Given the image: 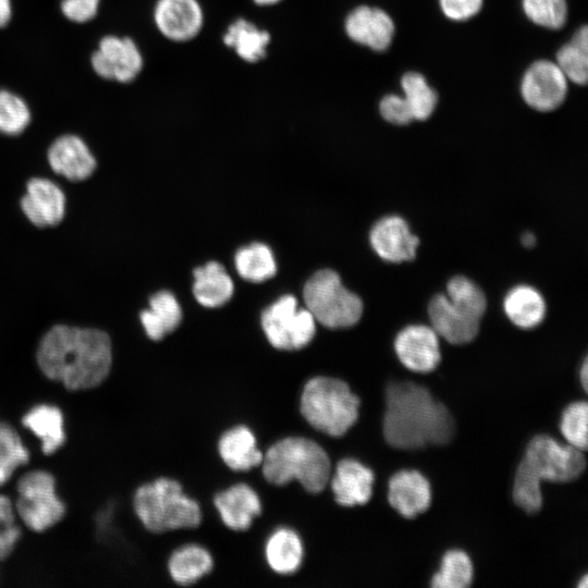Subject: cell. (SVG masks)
I'll return each instance as SVG.
<instances>
[{"mask_svg": "<svg viewBox=\"0 0 588 588\" xmlns=\"http://www.w3.org/2000/svg\"><path fill=\"white\" fill-rule=\"evenodd\" d=\"M522 9L530 22L547 29H561L567 21L566 0H522Z\"/></svg>", "mask_w": 588, "mask_h": 588, "instance_id": "obj_36", "label": "cell"}, {"mask_svg": "<svg viewBox=\"0 0 588 588\" xmlns=\"http://www.w3.org/2000/svg\"><path fill=\"white\" fill-rule=\"evenodd\" d=\"M238 274L250 282H264L275 274L277 265L271 249L262 243L240 248L234 256Z\"/></svg>", "mask_w": 588, "mask_h": 588, "instance_id": "obj_31", "label": "cell"}, {"mask_svg": "<svg viewBox=\"0 0 588 588\" xmlns=\"http://www.w3.org/2000/svg\"><path fill=\"white\" fill-rule=\"evenodd\" d=\"M344 28L351 40L376 52L385 51L395 33L394 22L384 10L365 4L347 14Z\"/></svg>", "mask_w": 588, "mask_h": 588, "instance_id": "obj_15", "label": "cell"}, {"mask_svg": "<svg viewBox=\"0 0 588 588\" xmlns=\"http://www.w3.org/2000/svg\"><path fill=\"white\" fill-rule=\"evenodd\" d=\"M99 3L100 0H62L60 8L68 20L86 23L96 16Z\"/></svg>", "mask_w": 588, "mask_h": 588, "instance_id": "obj_43", "label": "cell"}, {"mask_svg": "<svg viewBox=\"0 0 588 588\" xmlns=\"http://www.w3.org/2000/svg\"><path fill=\"white\" fill-rule=\"evenodd\" d=\"M261 327L269 343L283 351L308 345L316 333V320L307 308H298L293 295H284L267 307Z\"/></svg>", "mask_w": 588, "mask_h": 588, "instance_id": "obj_8", "label": "cell"}, {"mask_svg": "<svg viewBox=\"0 0 588 588\" xmlns=\"http://www.w3.org/2000/svg\"><path fill=\"white\" fill-rule=\"evenodd\" d=\"M218 452L222 462L235 471L258 467L264 458L254 432L246 426H235L226 430L219 439Z\"/></svg>", "mask_w": 588, "mask_h": 588, "instance_id": "obj_22", "label": "cell"}, {"mask_svg": "<svg viewBox=\"0 0 588 588\" xmlns=\"http://www.w3.org/2000/svg\"><path fill=\"white\" fill-rule=\"evenodd\" d=\"M400 84L414 121L428 120L436 110L438 94L428 84L426 77L418 72H406Z\"/></svg>", "mask_w": 588, "mask_h": 588, "instance_id": "obj_32", "label": "cell"}, {"mask_svg": "<svg viewBox=\"0 0 588 588\" xmlns=\"http://www.w3.org/2000/svg\"><path fill=\"white\" fill-rule=\"evenodd\" d=\"M65 207V194L53 181L36 176L26 182L21 209L33 225L56 226L63 220Z\"/></svg>", "mask_w": 588, "mask_h": 588, "instance_id": "obj_13", "label": "cell"}, {"mask_svg": "<svg viewBox=\"0 0 588 588\" xmlns=\"http://www.w3.org/2000/svg\"><path fill=\"white\" fill-rule=\"evenodd\" d=\"M11 0H0V28L4 27L11 20Z\"/></svg>", "mask_w": 588, "mask_h": 588, "instance_id": "obj_44", "label": "cell"}, {"mask_svg": "<svg viewBox=\"0 0 588 588\" xmlns=\"http://www.w3.org/2000/svg\"><path fill=\"white\" fill-rule=\"evenodd\" d=\"M388 499L402 516L414 518L426 512L431 504L430 482L417 470H400L389 480Z\"/></svg>", "mask_w": 588, "mask_h": 588, "instance_id": "obj_20", "label": "cell"}, {"mask_svg": "<svg viewBox=\"0 0 588 588\" xmlns=\"http://www.w3.org/2000/svg\"><path fill=\"white\" fill-rule=\"evenodd\" d=\"M382 430L391 446L416 450L449 443L455 424L445 405L427 388L414 382H392L385 391Z\"/></svg>", "mask_w": 588, "mask_h": 588, "instance_id": "obj_2", "label": "cell"}, {"mask_svg": "<svg viewBox=\"0 0 588 588\" xmlns=\"http://www.w3.org/2000/svg\"><path fill=\"white\" fill-rule=\"evenodd\" d=\"M280 1L281 0H254V2L258 5H272Z\"/></svg>", "mask_w": 588, "mask_h": 588, "instance_id": "obj_47", "label": "cell"}, {"mask_svg": "<svg viewBox=\"0 0 588 588\" xmlns=\"http://www.w3.org/2000/svg\"><path fill=\"white\" fill-rule=\"evenodd\" d=\"M373 482V471L354 458L341 460L329 480L336 503L348 507L366 504L372 495Z\"/></svg>", "mask_w": 588, "mask_h": 588, "instance_id": "obj_19", "label": "cell"}, {"mask_svg": "<svg viewBox=\"0 0 588 588\" xmlns=\"http://www.w3.org/2000/svg\"><path fill=\"white\" fill-rule=\"evenodd\" d=\"M30 123V110L19 95L0 89V133L20 135Z\"/></svg>", "mask_w": 588, "mask_h": 588, "instance_id": "obj_37", "label": "cell"}, {"mask_svg": "<svg viewBox=\"0 0 588 588\" xmlns=\"http://www.w3.org/2000/svg\"><path fill=\"white\" fill-rule=\"evenodd\" d=\"M90 61L97 75L119 83L135 79L144 65L143 56L136 44L128 37L113 35L100 39Z\"/></svg>", "mask_w": 588, "mask_h": 588, "instance_id": "obj_11", "label": "cell"}, {"mask_svg": "<svg viewBox=\"0 0 588 588\" xmlns=\"http://www.w3.org/2000/svg\"><path fill=\"white\" fill-rule=\"evenodd\" d=\"M474 578V567L468 554L450 550L442 556L439 571L431 578L434 588H465Z\"/></svg>", "mask_w": 588, "mask_h": 588, "instance_id": "obj_33", "label": "cell"}, {"mask_svg": "<svg viewBox=\"0 0 588 588\" xmlns=\"http://www.w3.org/2000/svg\"><path fill=\"white\" fill-rule=\"evenodd\" d=\"M379 112L384 121L393 125H407L414 121L406 100L396 94H388L382 97Z\"/></svg>", "mask_w": 588, "mask_h": 588, "instance_id": "obj_41", "label": "cell"}, {"mask_svg": "<svg viewBox=\"0 0 588 588\" xmlns=\"http://www.w3.org/2000/svg\"><path fill=\"white\" fill-rule=\"evenodd\" d=\"M588 405L585 401L569 404L563 412L561 432L567 444L585 451L587 449Z\"/></svg>", "mask_w": 588, "mask_h": 588, "instance_id": "obj_38", "label": "cell"}, {"mask_svg": "<svg viewBox=\"0 0 588 588\" xmlns=\"http://www.w3.org/2000/svg\"><path fill=\"white\" fill-rule=\"evenodd\" d=\"M29 460L19 433L9 424H0V486L5 483L14 470Z\"/></svg>", "mask_w": 588, "mask_h": 588, "instance_id": "obj_35", "label": "cell"}, {"mask_svg": "<svg viewBox=\"0 0 588 588\" xmlns=\"http://www.w3.org/2000/svg\"><path fill=\"white\" fill-rule=\"evenodd\" d=\"M446 297L462 311L481 319L487 309V298L480 286L464 275H455L446 284Z\"/></svg>", "mask_w": 588, "mask_h": 588, "instance_id": "obj_34", "label": "cell"}, {"mask_svg": "<svg viewBox=\"0 0 588 588\" xmlns=\"http://www.w3.org/2000/svg\"><path fill=\"white\" fill-rule=\"evenodd\" d=\"M213 559L208 550L198 544H186L175 550L169 559L171 578L181 586L195 584L209 574Z\"/></svg>", "mask_w": 588, "mask_h": 588, "instance_id": "obj_27", "label": "cell"}, {"mask_svg": "<svg viewBox=\"0 0 588 588\" xmlns=\"http://www.w3.org/2000/svg\"><path fill=\"white\" fill-rule=\"evenodd\" d=\"M503 309L513 324L520 329H532L543 321L547 306L537 289L518 284L506 293Z\"/></svg>", "mask_w": 588, "mask_h": 588, "instance_id": "obj_23", "label": "cell"}, {"mask_svg": "<svg viewBox=\"0 0 588 588\" xmlns=\"http://www.w3.org/2000/svg\"><path fill=\"white\" fill-rule=\"evenodd\" d=\"M579 588H586L587 587V576H584L581 579V583L578 584Z\"/></svg>", "mask_w": 588, "mask_h": 588, "instance_id": "obj_48", "label": "cell"}, {"mask_svg": "<svg viewBox=\"0 0 588 588\" xmlns=\"http://www.w3.org/2000/svg\"><path fill=\"white\" fill-rule=\"evenodd\" d=\"M213 504L222 523L234 531L247 530L262 510L259 495L246 483H236L219 492Z\"/></svg>", "mask_w": 588, "mask_h": 588, "instance_id": "obj_21", "label": "cell"}, {"mask_svg": "<svg viewBox=\"0 0 588 588\" xmlns=\"http://www.w3.org/2000/svg\"><path fill=\"white\" fill-rule=\"evenodd\" d=\"M134 510L151 532L196 528L201 523L199 504L171 478H158L140 486L134 495Z\"/></svg>", "mask_w": 588, "mask_h": 588, "instance_id": "obj_5", "label": "cell"}, {"mask_svg": "<svg viewBox=\"0 0 588 588\" xmlns=\"http://www.w3.org/2000/svg\"><path fill=\"white\" fill-rule=\"evenodd\" d=\"M22 422L41 440L42 452L47 455L65 441L62 413L56 406L38 405L23 417Z\"/></svg>", "mask_w": 588, "mask_h": 588, "instance_id": "obj_29", "label": "cell"}, {"mask_svg": "<svg viewBox=\"0 0 588 588\" xmlns=\"http://www.w3.org/2000/svg\"><path fill=\"white\" fill-rule=\"evenodd\" d=\"M369 242L381 259L392 264L413 260L419 245L408 223L396 215L379 219L370 230Z\"/></svg>", "mask_w": 588, "mask_h": 588, "instance_id": "obj_14", "label": "cell"}, {"mask_svg": "<svg viewBox=\"0 0 588 588\" xmlns=\"http://www.w3.org/2000/svg\"><path fill=\"white\" fill-rule=\"evenodd\" d=\"M439 4L449 20L464 22L480 12L483 0H439Z\"/></svg>", "mask_w": 588, "mask_h": 588, "instance_id": "obj_42", "label": "cell"}, {"mask_svg": "<svg viewBox=\"0 0 588 588\" xmlns=\"http://www.w3.org/2000/svg\"><path fill=\"white\" fill-rule=\"evenodd\" d=\"M303 296L316 322L327 328H350L362 318L360 297L347 290L333 270L322 269L314 273L304 286Z\"/></svg>", "mask_w": 588, "mask_h": 588, "instance_id": "obj_6", "label": "cell"}, {"mask_svg": "<svg viewBox=\"0 0 588 588\" xmlns=\"http://www.w3.org/2000/svg\"><path fill=\"white\" fill-rule=\"evenodd\" d=\"M56 481L51 474L34 470L17 482L16 512L32 530L44 531L65 514V506L56 494Z\"/></svg>", "mask_w": 588, "mask_h": 588, "instance_id": "obj_9", "label": "cell"}, {"mask_svg": "<svg viewBox=\"0 0 588 588\" xmlns=\"http://www.w3.org/2000/svg\"><path fill=\"white\" fill-rule=\"evenodd\" d=\"M568 89V79L551 60L534 61L520 79V96L524 102L539 112H551L564 102Z\"/></svg>", "mask_w": 588, "mask_h": 588, "instance_id": "obj_10", "label": "cell"}, {"mask_svg": "<svg viewBox=\"0 0 588 588\" xmlns=\"http://www.w3.org/2000/svg\"><path fill=\"white\" fill-rule=\"evenodd\" d=\"M265 556L269 567L280 575L298 571L304 556V547L296 531L287 527L275 529L267 539Z\"/></svg>", "mask_w": 588, "mask_h": 588, "instance_id": "obj_24", "label": "cell"}, {"mask_svg": "<svg viewBox=\"0 0 588 588\" xmlns=\"http://www.w3.org/2000/svg\"><path fill=\"white\" fill-rule=\"evenodd\" d=\"M182 319L181 307L169 291H159L149 298V307L139 314L146 334L154 341L175 330Z\"/></svg>", "mask_w": 588, "mask_h": 588, "instance_id": "obj_25", "label": "cell"}, {"mask_svg": "<svg viewBox=\"0 0 588 588\" xmlns=\"http://www.w3.org/2000/svg\"><path fill=\"white\" fill-rule=\"evenodd\" d=\"M36 359L46 377L70 390L95 388L110 372L111 340L97 328L57 324L41 338Z\"/></svg>", "mask_w": 588, "mask_h": 588, "instance_id": "obj_1", "label": "cell"}, {"mask_svg": "<svg viewBox=\"0 0 588 588\" xmlns=\"http://www.w3.org/2000/svg\"><path fill=\"white\" fill-rule=\"evenodd\" d=\"M359 397L338 378L309 379L301 395V414L316 430L330 437L344 436L357 421Z\"/></svg>", "mask_w": 588, "mask_h": 588, "instance_id": "obj_4", "label": "cell"}, {"mask_svg": "<svg viewBox=\"0 0 588 588\" xmlns=\"http://www.w3.org/2000/svg\"><path fill=\"white\" fill-rule=\"evenodd\" d=\"M579 379H580V382H581V385L584 388V390H587V381H588V365H587V358H585L581 367H580V371H579Z\"/></svg>", "mask_w": 588, "mask_h": 588, "instance_id": "obj_45", "label": "cell"}, {"mask_svg": "<svg viewBox=\"0 0 588 588\" xmlns=\"http://www.w3.org/2000/svg\"><path fill=\"white\" fill-rule=\"evenodd\" d=\"M512 494L515 504L526 513H537L542 506L541 482L520 464L514 476Z\"/></svg>", "mask_w": 588, "mask_h": 588, "instance_id": "obj_39", "label": "cell"}, {"mask_svg": "<svg viewBox=\"0 0 588 588\" xmlns=\"http://www.w3.org/2000/svg\"><path fill=\"white\" fill-rule=\"evenodd\" d=\"M20 536L12 503L8 497L0 494V560L10 555Z\"/></svg>", "mask_w": 588, "mask_h": 588, "instance_id": "obj_40", "label": "cell"}, {"mask_svg": "<svg viewBox=\"0 0 588 588\" xmlns=\"http://www.w3.org/2000/svg\"><path fill=\"white\" fill-rule=\"evenodd\" d=\"M583 452L547 434H538L527 444L519 464L540 482H568L586 468Z\"/></svg>", "mask_w": 588, "mask_h": 588, "instance_id": "obj_7", "label": "cell"}, {"mask_svg": "<svg viewBox=\"0 0 588 588\" xmlns=\"http://www.w3.org/2000/svg\"><path fill=\"white\" fill-rule=\"evenodd\" d=\"M260 466L269 483L284 486L296 480L310 493L321 492L331 476L328 453L304 437H287L273 443L264 454Z\"/></svg>", "mask_w": 588, "mask_h": 588, "instance_id": "obj_3", "label": "cell"}, {"mask_svg": "<svg viewBox=\"0 0 588 588\" xmlns=\"http://www.w3.org/2000/svg\"><path fill=\"white\" fill-rule=\"evenodd\" d=\"M394 350L402 365L414 372H430L441 360L439 335L425 324L404 327L395 336Z\"/></svg>", "mask_w": 588, "mask_h": 588, "instance_id": "obj_12", "label": "cell"}, {"mask_svg": "<svg viewBox=\"0 0 588 588\" xmlns=\"http://www.w3.org/2000/svg\"><path fill=\"white\" fill-rule=\"evenodd\" d=\"M555 63L566 78L584 86L588 81V28L579 27L555 54Z\"/></svg>", "mask_w": 588, "mask_h": 588, "instance_id": "obj_30", "label": "cell"}, {"mask_svg": "<svg viewBox=\"0 0 588 588\" xmlns=\"http://www.w3.org/2000/svg\"><path fill=\"white\" fill-rule=\"evenodd\" d=\"M193 293L199 304L215 308L225 304L233 294V282L222 265L210 261L194 270Z\"/></svg>", "mask_w": 588, "mask_h": 588, "instance_id": "obj_26", "label": "cell"}, {"mask_svg": "<svg viewBox=\"0 0 588 588\" xmlns=\"http://www.w3.org/2000/svg\"><path fill=\"white\" fill-rule=\"evenodd\" d=\"M270 39L267 30L244 19L234 21L223 36L224 44L249 63L258 62L266 57Z\"/></svg>", "mask_w": 588, "mask_h": 588, "instance_id": "obj_28", "label": "cell"}, {"mask_svg": "<svg viewBox=\"0 0 588 588\" xmlns=\"http://www.w3.org/2000/svg\"><path fill=\"white\" fill-rule=\"evenodd\" d=\"M154 21L164 37L182 42L198 35L204 24V13L197 0H158Z\"/></svg>", "mask_w": 588, "mask_h": 588, "instance_id": "obj_16", "label": "cell"}, {"mask_svg": "<svg viewBox=\"0 0 588 588\" xmlns=\"http://www.w3.org/2000/svg\"><path fill=\"white\" fill-rule=\"evenodd\" d=\"M428 317L436 333L454 345L471 342L479 331L480 320L458 309L445 294H437L430 299Z\"/></svg>", "mask_w": 588, "mask_h": 588, "instance_id": "obj_18", "label": "cell"}, {"mask_svg": "<svg viewBox=\"0 0 588 588\" xmlns=\"http://www.w3.org/2000/svg\"><path fill=\"white\" fill-rule=\"evenodd\" d=\"M51 170L71 182H81L93 175L97 160L87 144L77 135L57 137L48 148Z\"/></svg>", "mask_w": 588, "mask_h": 588, "instance_id": "obj_17", "label": "cell"}, {"mask_svg": "<svg viewBox=\"0 0 588 588\" xmlns=\"http://www.w3.org/2000/svg\"><path fill=\"white\" fill-rule=\"evenodd\" d=\"M522 244L527 247V248H530L532 247L535 244H536V237L532 233L530 232H525L523 235H522Z\"/></svg>", "mask_w": 588, "mask_h": 588, "instance_id": "obj_46", "label": "cell"}]
</instances>
